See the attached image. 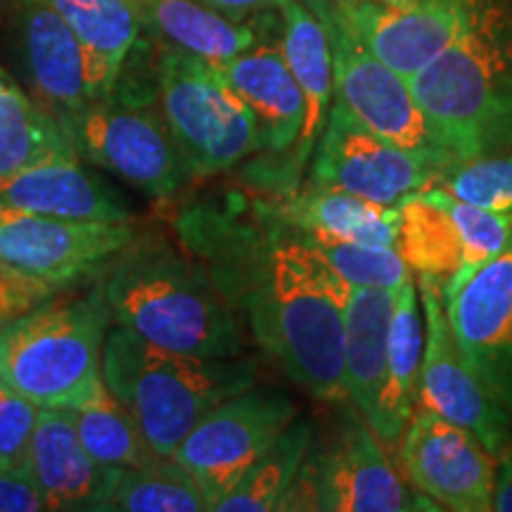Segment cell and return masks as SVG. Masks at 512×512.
Instances as JSON below:
<instances>
[{
    "label": "cell",
    "instance_id": "cell-1",
    "mask_svg": "<svg viewBox=\"0 0 512 512\" xmlns=\"http://www.w3.org/2000/svg\"><path fill=\"white\" fill-rule=\"evenodd\" d=\"M185 245L219 290L245 311L249 330L290 380L318 401H347L344 311L351 285L266 209L254 223L195 211L181 219Z\"/></svg>",
    "mask_w": 512,
    "mask_h": 512
},
{
    "label": "cell",
    "instance_id": "cell-2",
    "mask_svg": "<svg viewBox=\"0 0 512 512\" xmlns=\"http://www.w3.org/2000/svg\"><path fill=\"white\" fill-rule=\"evenodd\" d=\"M114 323L176 354L238 358L245 349L233 304L207 268L159 238H136L102 280Z\"/></svg>",
    "mask_w": 512,
    "mask_h": 512
},
{
    "label": "cell",
    "instance_id": "cell-3",
    "mask_svg": "<svg viewBox=\"0 0 512 512\" xmlns=\"http://www.w3.org/2000/svg\"><path fill=\"white\" fill-rule=\"evenodd\" d=\"M408 83L434 145L458 164L512 150V46L491 10L470 5L463 34Z\"/></svg>",
    "mask_w": 512,
    "mask_h": 512
},
{
    "label": "cell",
    "instance_id": "cell-4",
    "mask_svg": "<svg viewBox=\"0 0 512 512\" xmlns=\"http://www.w3.org/2000/svg\"><path fill=\"white\" fill-rule=\"evenodd\" d=\"M102 380L152 451L171 458L204 415L256 384V363L176 354L114 323L102 347Z\"/></svg>",
    "mask_w": 512,
    "mask_h": 512
},
{
    "label": "cell",
    "instance_id": "cell-5",
    "mask_svg": "<svg viewBox=\"0 0 512 512\" xmlns=\"http://www.w3.org/2000/svg\"><path fill=\"white\" fill-rule=\"evenodd\" d=\"M112 320L102 283L55 292L0 330V380L36 406L72 411L102 377Z\"/></svg>",
    "mask_w": 512,
    "mask_h": 512
},
{
    "label": "cell",
    "instance_id": "cell-6",
    "mask_svg": "<svg viewBox=\"0 0 512 512\" xmlns=\"http://www.w3.org/2000/svg\"><path fill=\"white\" fill-rule=\"evenodd\" d=\"M155 95L190 178L226 174L264 150L254 112L202 57L164 46L155 64Z\"/></svg>",
    "mask_w": 512,
    "mask_h": 512
},
{
    "label": "cell",
    "instance_id": "cell-7",
    "mask_svg": "<svg viewBox=\"0 0 512 512\" xmlns=\"http://www.w3.org/2000/svg\"><path fill=\"white\" fill-rule=\"evenodd\" d=\"M86 164L121 178L152 200H171L190 171L157 105L145 93L117 86L110 98L93 100L60 119Z\"/></svg>",
    "mask_w": 512,
    "mask_h": 512
},
{
    "label": "cell",
    "instance_id": "cell-8",
    "mask_svg": "<svg viewBox=\"0 0 512 512\" xmlns=\"http://www.w3.org/2000/svg\"><path fill=\"white\" fill-rule=\"evenodd\" d=\"M309 185L337 188L377 204H399L437 185L456 166L441 147H403L377 136L332 102L316 143Z\"/></svg>",
    "mask_w": 512,
    "mask_h": 512
},
{
    "label": "cell",
    "instance_id": "cell-9",
    "mask_svg": "<svg viewBox=\"0 0 512 512\" xmlns=\"http://www.w3.org/2000/svg\"><path fill=\"white\" fill-rule=\"evenodd\" d=\"M411 494L382 439L361 413L349 411L335 444L325 453L306 456L283 510L325 512H413L422 510Z\"/></svg>",
    "mask_w": 512,
    "mask_h": 512
},
{
    "label": "cell",
    "instance_id": "cell-10",
    "mask_svg": "<svg viewBox=\"0 0 512 512\" xmlns=\"http://www.w3.org/2000/svg\"><path fill=\"white\" fill-rule=\"evenodd\" d=\"M292 420L297 406L290 396L252 384L204 415L171 460L202 486L214 510Z\"/></svg>",
    "mask_w": 512,
    "mask_h": 512
},
{
    "label": "cell",
    "instance_id": "cell-11",
    "mask_svg": "<svg viewBox=\"0 0 512 512\" xmlns=\"http://www.w3.org/2000/svg\"><path fill=\"white\" fill-rule=\"evenodd\" d=\"M425 349L418 375V406L470 430L498 458L510 444L512 413L486 389L465 361L448 328L444 280L418 275Z\"/></svg>",
    "mask_w": 512,
    "mask_h": 512
},
{
    "label": "cell",
    "instance_id": "cell-12",
    "mask_svg": "<svg viewBox=\"0 0 512 512\" xmlns=\"http://www.w3.org/2000/svg\"><path fill=\"white\" fill-rule=\"evenodd\" d=\"M133 240L131 223L55 219L0 207V264L55 290L98 278Z\"/></svg>",
    "mask_w": 512,
    "mask_h": 512
},
{
    "label": "cell",
    "instance_id": "cell-13",
    "mask_svg": "<svg viewBox=\"0 0 512 512\" xmlns=\"http://www.w3.org/2000/svg\"><path fill=\"white\" fill-rule=\"evenodd\" d=\"M309 5L330 38L335 102L377 136L396 145L432 147V133L413 98L411 83L377 60L351 34L332 0H309Z\"/></svg>",
    "mask_w": 512,
    "mask_h": 512
},
{
    "label": "cell",
    "instance_id": "cell-14",
    "mask_svg": "<svg viewBox=\"0 0 512 512\" xmlns=\"http://www.w3.org/2000/svg\"><path fill=\"white\" fill-rule=\"evenodd\" d=\"M415 408L401 437L408 482L444 510H494V453L465 427L422 406Z\"/></svg>",
    "mask_w": 512,
    "mask_h": 512
},
{
    "label": "cell",
    "instance_id": "cell-15",
    "mask_svg": "<svg viewBox=\"0 0 512 512\" xmlns=\"http://www.w3.org/2000/svg\"><path fill=\"white\" fill-rule=\"evenodd\" d=\"M444 309L465 361L512 413V238L444 292Z\"/></svg>",
    "mask_w": 512,
    "mask_h": 512
},
{
    "label": "cell",
    "instance_id": "cell-16",
    "mask_svg": "<svg viewBox=\"0 0 512 512\" xmlns=\"http://www.w3.org/2000/svg\"><path fill=\"white\" fill-rule=\"evenodd\" d=\"M351 34L377 60L411 81L432 60L444 53L470 22L465 0H332Z\"/></svg>",
    "mask_w": 512,
    "mask_h": 512
},
{
    "label": "cell",
    "instance_id": "cell-17",
    "mask_svg": "<svg viewBox=\"0 0 512 512\" xmlns=\"http://www.w3.org/2000/svg\"><path fill=\"white\" fill-rule=\"evenodd\" d=\"M283 53L304 93V124L297 143L285 152L283 164H264L254 178L280 197L294 195L302 183L325 121H328L335 79H332L330 38L309 3L292 0L283 8Z\"/></svg>",
    "mask_w": 512,
    "mask_h": 512
},
{
    "label": "cell",
    "instance_id": "cell-18",
    "mask_svg": "<svg viewBox=\"0 0 512 512\" xmlns=\"http://www.w3.org/2000/svg\"><path fill=\"white\" fill-rule=\"evenodd\" d=\"M119 472L86 451L69 408H41L31 439L29 475L46 510L107 512Z\"/></svg>",
    "mask_w": 512,
    "mask_h": 512
},
{
    "label": "cell",
    "instance_id": "cell-19",
    "mask_svg": "<svg viewBox=\"0 0 512 512\" xmlns=\"http://www.w3.org/2000/svg\"><path fill=\"white\" fill-rule=\"evenodd\" d=\"M19 50L38 105L60 121L93 102L79 38L48 0H19Z\"/></svg>",
    "mask_w": 512,
    "mask_h": 512
},
{
    "label": "cell",
    "instance_id": "cell-20",
    "mask_svg": "<svg viewBox=\"0 0 512 512\" xmlns=\"http://www.w3.org/2000/svg\"><path fill=\"white\" fill-rule=\"evenodd\" d=\"M0 207L72 221H133L126 197L81 157L53 159L0 178Z\"/></svg>",
    "mask_w": 512,
    "mask_h": 512
},
{
    "label": "cell",
    "instance_id": "cell-21",
    "mask_svg": "<svg viewBox=\"0 0 512 512\" xmlns=\"http://www.w3.org/2000/svg\"><path fill=\"white\" fill-rule=\"evenodd\" d=\"M216 69L254 112L264 150L285 155L302 133L304 93L285 60L283 48L256 43Z\"/></svg>",
    "mask_w": 512,
    "mask_h": 512
},
{
    "label": "cell",
    "instance_id": "cell-22",
    "mask_svg": "<svg viewBox=\"0 0 512 512\" xmlns=\"http://www.w3.org/2000/svg\"><path fill=\"white\" fill-rule=\"evenodd\" d=\"M79 38L93 100L110 98L145 31V0H48Z\"/></svg>",
    "mask_w": 512,
    "mask_h": 512
},
{
    "label": "cell",
    "instance_id": "cell-23",
    "mask_svg": "<svg viewBox=\"0 0 512 512\" xmlns=\"http://www.w3.org/2000/svg\"><path fill=\"white\" fill-rule=\"evenodd\" d=\"M273 209L304 233L370 247L399 245V204H377L337 188L306 185L294 195L280 197Z\"/></svg>",
    "mask_w": 512,
    "mask_h": 512
},
{
    "label": "cell",
    "instance_id": "cell-24",
    "mask_svg": "<svg viewBox=\"0 0 512 512\" xmlns=\"http://www.w3.org/2000/svg\"><path fill=\"white\" fill-rule=\"evenodd\" d=\"M396 290L351 287L344 311V389L347 401L366 418H377V401L387 373L389 323Z\"/></svg>",
    "mask_w": 512,
    "mask_h": 512
},
{
    "label": "cell",
    "instance_id": "cell-25",
    "mask_svg": "<svg viewBox=\"0 0 512 512\" xmlns=\"http://www.w3.org/2000/svg\"><path fill=\"white\" fill-rule=\"evenodd\" d=\"M422 349H425V325L418 309V290L411 278L396 290L392 323H389L387 373H384L373 425L375 434L387 446L399 444L415 411Z\"/></svg>",
    "mask_w": 512,
    "mask_h": 512
},
{
    "label": "cell",
    "instance_id": "cell-26",
    "mask_svg": "<svg viewBox=\"0 0 512 512\" xmlns=\"http://www.w3.org/2000/svg\"><path fill=\"white\" fill-rule=\"evenodd\" d=\"M143 34L202 57L214 67L259 43L252 24L235 22L202 0H145Z\"/></svg>",
    "mask_w": 512,
    "mask_h": 512
},
{
    "label": "cell",
    "instance_id": "cell-27",
    "mask_svg": "<svg viewBox=\"0 0 512 512\" xmlns=\"http://www.w3.org/2000/svg\"><path fill=\"white\" fill-rule=\"evenodd\" d=\"M72 157L79 155L60 121L0 67V178Z\"/></svg>",
    "mask_w": 512,
    "mask_h": 512
},
{
    "label": "cell",
    "instance_id": "cell-28",
    "mask_svg": "<svg viewBox=\"0 0 512 512\" xmlns=\"http://www.w3.org/2000/svg\"><path fill=\"white\" fill-rule=\"evenodd\" d=\"M313 427L309 420H292V425L280 434L254 460L252 467L240 477V482L216 503L219 512H271L283 510L302 470L306 456L311 453Z\"/></svg>",
    "mask_w": 512,
    "mask_h": 512
},
{
    "label": "cell",
    "instance_id": "cell-29",
    "mask_svg": "<svg viewBox=\"0 0 512 512\" xmlns=\"http://www.w3.org/2000/svg\"><path fill=\"white\" fill-rule=\"evenodd\" d=\"M76 430L86 451L102 465L119 467H150L162 460L147 444L136 420L126 411L124 403L110 392L105 380L93 384V389L72 408Z\"/></svg>",
    "mask_w": 512,
    "mask_h": 512
},
{
    "label": "cell",
    "instance_id": "cell-30",
    "mask_svg": "<svg viewBox=\"0 0 512 512\" xmlns=\"http://www.w3.org/2000/svg\"><path fill=\"white\" fill-rule=\"evenodd\" d=\"M399 254L415 275H432L444 285L463 268V240L444 204L415 192L399 202Z\"/></svg>",
    "mask_w": 512,
    "mask_h": 512
},
{
    "label": "cell",
    "instance_id": "cell-31",
    "mask_svg": "<svg viewBox=\"0 0 512 512\" xmlns=\"http://www.w3.org/2000/svg\"><path fill=\"white\" fill-rule=\"evenodd\" d=\"M202 512L211 510L209 496L183 467L162 458L150 467L119 472L107 512Z\"/></svg>",
    "mask_w": 512,
    "mask_h": 512
},
{
    "label": "cell",
    "instance_id": "cell-32",
    "mask_svg": "<svg viewBox=\"0 0 512 512\" xmlns=\"http://www.w3.org/2000/svg\"><path fill=\"white\" fill-rule=\"evenodd\" d=\"M299 235L323 256L339 278L351 287H377V290H399L413 278L403 256L396 247H370L358 242L325 238L299 230Z\"/></svg>",
    "mask_w": 512,
    "mask_h": 512
},
{
    "label": "cell",
    "instance_id": "cell-33",
    "mask_svg": "<svg viewBox=\"0 0 512 512\" xmlns=\"http://www.w3.org/2000/svg\"><path fill=\"white\" fill-rule=\"evenodd\" d=\"M425 192L448 209V214L456 221L460 240H463V268H460L458 275H453V278L444 285V292H451L456 290L477 266H482L484 261H489L491 256L498 254L505 245H508V240L512 238V211L477 207V204L463 202L458 200V197L448 195L446 190L439 188V185H432V188H427Z\"/></svg>",
    "mask_w": 512,
    "mask_h": 512
},
{
    "label": "cell",
    "instance_id": "cell-34",
    "mask_svg": "<svg viewBox=\"0 0 512 512\" xmlns=\"http://www.w3.org/2000/svg\"><path fill=\"white\" fill-rule=\"evenodd\" d=\"M437 185L477 207L512 211V150L460 162Z\"/></svg>",
    "mask_w": 512,
    "mask_h": 512
},
{
    "label": "cell",
    "instance_id": "cell-35",
    "mask_svg": "<svg viewBox=\"0 0 512 512\" xmlns=\"http://www.w3.org/2000/svg\"><path fill=\"white\" fill-rule=\"evenodd\" d=\"M41 406L0 380V472L29 475V453Z\"/></svg>",
    "mask_w": 512,
    "mask_h": 512
},
{
    "label": "cell",
    "instance_id": "cell-36",
    "mask_svg": "<svg viewBox=\"0 0 512 512\" xmlns=\"http://www.w3.org/2000/svg\"><path fill=\"white\" fill-rule=\"evenodd\" d=\"M55 292L60 290L43 283V280L17 271V268L0 264V330L10 325L12 320L36 309L38 304L46 302Z\"/></svg>",
    "mask_w": 512,
    "mask_h": 512
},
{
    "label": "cell",
    "instance_id": "cell-37",
    "mask_svg": "<svg viewBox=\"0 0 512 512\" xmlns=\"http://www.w3.org/2000/svg\"><path fill=\"white\" fill-rule=\"evenodd\" d=\"M41 491L31 475L0 472V512H43Z\"/></svg>",
    "mask_w": 512,
    "mask_h": 512
},
{
    "label": "cell",
    "instance_id": "cell-38",
    "mask_svg": "<svg viewBox=\"0 0 512 512\" xmlns=\"http://www.w3.org/2000/svg\"><path fill=\"white\" fill-rule=\"evenodd\" d=\"M202 3L221 12V15L235 19V22H242V19L259 15V12L283 10L292 0H202Z\"/></svg>",
    "mask_w": 512,
    "mask_h": 512
},
{
    "label": "cell",
    "instance_id": "cell-39",
    "mask_svg": "<svg viewBox=\"0 0 512 512\" xmlns=\"http://www.w3.org/2000/svg\"><path fill=\"white\" fill-rule=\"evenodd\" d=\"M498 458H501V465L496 467L494 510L512 512V441Z\"/></svg>",
    "mask_w": 512,
    "mask_h": 512
},
{
    "label": "cell",
    "instance_id": "cell-40",
    "mask_svg": "<svg viewBox=\"0 0 512 512\" xmlns=\"http://www.w3.org/2000/svg\"><path fill=\"white\" fill-rule=\"evenodd\" d=\"M384 3H394V5H403V3H418V0H384Z\"/></svg>",
    "mask_w": 512,
    "mask_h": 512
}]
</instances>
